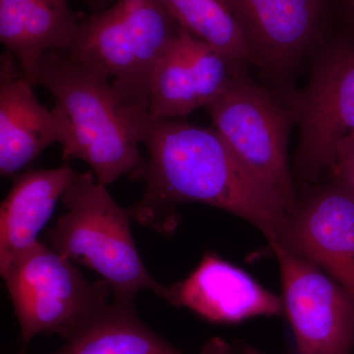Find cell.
<instances>
[{
	"label": "cell",
	"instance_id": "6da1fadb",
	"mask_svg": "<svg viewBox=\"0 0 354 354\" xmlns=\"http://www.w3.org/2000/svg\"><path fill=\"white\" fill-rule=\"evenodd\" d=\"M124 111L149 155L143 196L128 208L133 221L169 235L180 221L177 207L197 202L243 218L268 241L276 236L288 216L285 203L237 158L215 128L157 118L127 102Z\"/></svg>",
	"mask_w": 354,
	"mask_h": 354
},
{
	"label": "cell",
	"instance_id": "7a4b0ae2",
	"mask_svg": "<svg viewBox=\"0 0 354 354\" xmlns=\"http://www.w3.org/2000/svg\"><path fill=\"white\" fill-rule=\"evenodd\" d=\"M26 79L55 97L64 160H83L104 186L124 176H145L146 162L128 124L125 102L108 75L66 53L48 51Z\"/></svg>",
	"mask_w": 354,
	"mask_h": 354
},
{
	"label": "cell",
	"instance_id": "3957f363",
	"mask_svg": "<svg viewBox=\"0 0 354 354\" xmlns=\"http://www.w3.org/2000/svg\"><path fill=\"white\" fill-rule=\"evenodd\" d=\"M60 200L66 212L44 232L53 250L97 272L115 299L134 301L147 290L169 301V288L153 278L135 246L129 209L114 201L95 174L74 172Z\"/></svg>",
	"mask_w": 354,
	"mask_h": 354
},
{
	"label": "cell",
	"instance_id": "277c9868",
	"mask_svg": "<svg viewBox=\"0 0 354 354\" xmlns=\"http://www.w3.org/2000/svg\"><path fill=\"white\" fill-rule=\"evenodd\" d=\"M179 29L162 0H115L82 20L66 53L108 75L123 102L147 109L153 72Z\"/></svg>",
	"mask_w": 354,
	"mask_h": 354
},
{
	"label": "cell",
	"instance_id": "5b68a950",
	"mask_svg": "<svg viewBox=\"0 0 354 354\" xmlns=\"http://www.w3.org/2000/svg\"><path fill=\"white\" fill-rule=\"evenodd\" d=\"M21 329V351L32 337L67 339L111 301L106 281H88L71 261L39 241L2 272Z\"/></svg>",
	"mask_w": 354,
	"mask_h": 354
},
{
	"label": "cell",
	"instance_id": "8992f818",
	"mask_svg": "<svg viewBox=\"0 0 354 354\" xmlns=\"http://www.w3.org/2000/svg\"><path fill=\"white\" fill-rule=\"evenodd\" d=\"M214 128L237 158L271 187L291 213L298 202L288 165V136L297 114L269 90L239 72L206 106Z\"/></svg>",
	"mask_w": 354,
	"mask_h": 354
},
{
	"label": "cell",
	"instance_id": "52a82bcc",
	"mask_svg": "<svg viewBox=\"0 0 354 354\" xmlns=\"http://www.w3.org/2000/svg\"><path fill=\"white\" fill-rule=\"evenodd\" d=\"M288 104L300 125L295 169L302 181L314 183L332 169L339 150L354 138V46L326 48L306 87Z\"/></svg>",
	"mask_w": 354,
	"mask_h": 354
},
{
	"label": "cell",
	"instance_id": "ba28073f",
	"mask_svg": "<svg viewBox=\"0 0 354 354\" xmlns=\"http://www.w3.org/2000/svg\"><path fill=\"white\" fill-rule=\"evenodd\" d=\"M276 256L286 312L298 354H351L354 302L315 264L269 241Z\"/></svg>",
	"mask_w": 354,
	"mask_h": 354
},
{
	"label": "cell",
	"instance_id": "9c48e42d",
	"mask_svg": "<svg viewBox=\"0 0 354 354\" xmlns=\"http://www.w3.org/2000/svg\"><path fill=\"white\" fill-rule=\"evenodd\" d=\"M276 241L327 272L354 302V199L337 183L298 199Z\"/></svg>",
	"mask_w": 354,
	"mask_h": 354
},
{
	"label": "cell",
	"instance_id": "30bf717a",
	"mask_svg": "<svg viewBox=\"0 0 354 354\" xmlns=\"http://www.w3.org/2000/svg\"><path fill=\"white\" fill-rule=\"evenodd\" d=\"M255 65L286 73L322 34L329 0H225Z\"/></svg>",
	"mask_w": 354,
	"mask_h": 354
},
{
	"label": "cell",
	"instance_id": "8fae6325",
	"mask_svg": "<svg viewBox=\"0 0 354 354\" xmlns=\"http://www.w3.org/2000/svg\"><path fill=\"white\" fill-rule=\"evenodd\" d=\"M241 70L180 27L153 72L147 109L157 118H186L211 104Z\"/></svg>",
	"mask_w": 354,
	"mask_h": 354
},
{
	"label": "cell",
	"instance_id": "7c38bea8",
	"mask_svg": "<svg viewBox=\"0 0 354 354\" xmlns=\"http://www.w3.org/2000/svg\"><path fill=\"white\" fill-rule=\"evenodd\" d=\"M169 304L214 323H239L283 313L281 299L241 268L207 253L192 274L169 288Z\"/></svg>",
	"mask_w": 354,
	"mask_h": 354
},
{
	"label": "cell",
	"instance_id": "4fadbf2b",
	"mask_svg": "<svg viewBox=\"0 0 354 354\" xmlns=\"http://www.w3.org/2000/svg\"><path fill=\"white\" fill-rule=\"evenodd\" d=\"M10 53L0 64V174L12 176L53 144L62 143L57 116L41 104Z\"/></svg>",
	"mask_w": 354,
	"mask_h": 354
},
{
	"label": "cell",
	"instance_id": "5bb4252c",
	"mask_svg": "<svg viewBox=\"0 0 354 354\" xmlns=\"http://www.w3.org/2000/svg\"><path fill=\"white\" fill-rule=\"evenodd\" d=\"M81 22L69 0H0V41L25 77L44 53H67Z\"/></svg>",
	"mask_w": 354,
	"mask_h": 354
},
{
	"label": "cell",
	"instance_id": "9a60e30c",
	"mask_svg": "<svg viewBox=\"0 0 354 354\" xmlns=\"http://www.w3.org/2000/svg\"><path fill=\"white\" fill-rule=\"evenodd\" d=\"M74 172L64 165L29 171L16 178L0 208V274L39 241Z\"/></svg>",
	"mask_w": 354,
	"mask_h": 354
},
{
	"label": "cell",
	"instance_id": "2e32d148",
	"mask_svg": "<svg viewBox=\"0 0 354 354\" xmlns=\"http://www.w3.org/2000/svg\"><path fill=\"white\" fill-rule=\"evenodd\" d=\"M51 354H184L156 334L137 316L133 301L113 298L81 326L62 348ZM201 354H239L213 339Z\"/></svg>",
	"mask_w": 354,
	"mask_h": 354
},
{
	"label": "cell",
	"instance_id": "e0dca14e",
	"mask_svg": "<svg viewBox=\"0 0 354 354\" xmlns=\"http://www.w3.org/2000/svg\"><path fill=\"white\" fill-rule=\"evenodd\" d=\"M181 28L234 64H255L225 0H162Z\"/></svg>",
	"mask_w": 354,
	"mask_h": 354
},
{
	"label": "cell",
	"instance_id": "ac0fdd59",
	"mask_svg": "<svg viewBox=\"0 0 354 354\" xmlns=\"http://www.w3.org/2000/svg\"><path fill=\"white\" fill-rule=\"evenodd\" d=\"M330 171L334 176V183L354 199V138L349 140L339 150Z\"/></svg>",
	"mask_w": 354,
	"mask_h": 354
},
{
	"label": "cell",
	"instance_id": "d6986e66",
	"mask_svg": "<svg viewBox=\"0 0 354 354\" xmlns=\"http://www.w3.org/2000/svg\"><path fill=\"white\" fill-rule=\"evenodd\" d=\"M115 0H85L86 3L92 8L93 13L101 12L108 8Z\"/></svg>",
	"mask_w": 354,
	"mask_h": 354
},
{
	"label": "cell",
	"instance_id": "ffe728a7",
	"mask_svg": "<svg viewBox=\"0 0 354 354\" xmlns=\"http://www.w3.org/2000/svg\"><path fill=\"white\" fill-rule=\"evenodd\" d=\"M342 1L348 14V19L354 27V0H342Z\"/></svg>",
	"mask_w": 354,
	"mask_h": 354
},
{
	"label": "cell",
	"instance_id": "44dd1931",
	"mask_svg": "<svg viewBox=\"0 0 354 354\" xmlns=\"http://www.w3.org/2000/svg\"><path fill=\"white\" fill-rule=\"evenodd\" d=\"M236 349L239 351V354H262L259 351H256L255 348H253L252 346H241V344L237 346Z\"/></svg>",
	"mask_w": 354,
	"mask_h": 354
}]
</instances>
